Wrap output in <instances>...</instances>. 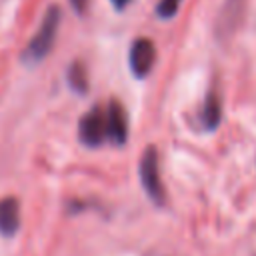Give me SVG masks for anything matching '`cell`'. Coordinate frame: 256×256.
Instances as JSON below:
<instances>
[{"mask_svg":"<svg viewBox=\"0 0 256 256\" xmlns=\"http://www.w3.org/2000/svg\"><path fill=\"white\" fill-rule=\"evenodd\" d=\"M60 18H62V14H60V8L58 6H50L46 10V14H44V18H42L36 34L30 38L28 46L22 52V62H26L28 66H34V64L42 62L50 54V50H52V46L56 42Z\"/></svg>","mask_w":256,"mask_h":256,"instance_id":"obj_1","label":"cell"},{"mask_svg":"<svg viewBox=\"0 0 256 256\" xmlns=\"http://www.w3.org/2000/svg\"><path fill=\"white\" fill-rule=\"evenodd\" d=\"M130 70L134 72L136 78H144L150 74V70L156 64V46L150 38H136L130 46L128 54Z\"/></svg>","mask_w":256,"mask_h":256,"instance_id":"obj_4","label":"cell"},{"mask_svg":"<svg viewBox=\"0 0 256 256\" xmlns=\"http://www.w3.org/2000/svg\"><path fill=\"white\" fill-rule=\"evenodd\" d=\"M66 78H68V84L74 92H78V94L88 92V74H86V68H84L82 62H72L68 66Z\"/></svg>","mask_w":256,"mask_h":256,"instance_id":"obj_9","label":"cell"},{"mask_svg":"<svg viewBox=\"0 0 256 256\" xmlns=\"http://www.w3.org/2000/svg\"><path fill=\"white\" fill-rule=\"evenodd\" d=\"M88 2H90V0H70V4H72V8H74V12H78V14H84V12H86Z\"/></svg>","mask_w":256,"mask_h":256,"instance_id":"obj_11","label":"cell"},{"mask_svg":"<svg viewBox=\"0 0 256 256\" xmlns=\"http://www.w3.org/2000/svg\"><path fill=\"white\" fill-rule=\"evenodd\" d=\"M246 12V0H224L222 10L216 20V36L220 40H228L240 28Z\"/></svg>","mask_w":256,"mask_h":256,"instance_id":"obj_5","label":"cell"},{"mask_svg":"<svg viewBox=\"0 0 256 256\" xmlns=\"http://www.w3.org/2000/svg\"><path fill=\"white\" fill-rule=\"evenodd\" d=\"M20 228V202L14 196L0 200V234L14 236Z\"/></svg>","mask_w":256,"mask_h":256,"instance_id":"obj_7","label":"cell"},{"mask_svg":"<svg viewBox=\"0 0 256 256\" xmlns=\"http://www.w3.org/2000/svg\"><path fill=\"white\" fill-rule=\"evenodd\" d=\"M140 182L144 192L154 204H164L166 202V190L162 184L160 176V162H158V152L154 146H148L142 156H140Z\"/></svg>","mask_w":256,"mask_h":256,"instance_id":"obj_2","label":"cell"},{"mask_svg":"<svg viewBox=\"0 0 256 256\" xmlns=\"http://www.w3.org/2000/svg\"><path fill=\"white\" fill-rule=\"evenodd\" d=\"M110 2L114 4L116 10H122V8H126V6L130 4V0H110Z\"/></svg>","mask_w":256,"mask_h":256,"instance_id":"obj_12","label":"cell"},{"mask_svg":"<svg viewBox=\"0 0 256 256\" xmlns=\"http://www.w3.org/2000/svg\"><path fill=\"white\" fill-rule=\"evenodd\" d=\"M106 128H108V140L116 146L126 144L128 140V116L124 106L118 100H110L108 112H106Z\"/></svg>","mask_w":256,"mask_h":256,"instance_id":"obj_6","label":"cell"},{"mask_svg":"<svg viewBox=\"0 0 256 256\" xmlns=\"http://www.w3.org/2000/svg\"><path fill=\"white\" fill-rule=\"evenodd\" d=\"M78 138L88 148H96L108 138L106 112H102V108L94 106L92 110H88L80 118V122H78Z\"/></svg>","mask_w":256,"mask_h":256,"instance_id":"obj_3","label":"cell"},{"mask_svg":"<svg viewBox=\"0 0 256 256\" xmlns=\"http://www.w3.org/2000/svg\"><path fill=\"white\" fill-rule=\"evenodd\" d=\"M200 120L204 124L206 130H216L220 120H222V102L216 90H210L204 98L202 104V112H200Z\"/></svg>","mask_w":256,"mask_h":256,"instance_id":"obj_8","label":"cell"},{"mask_svg":"<svg viewBox=\"0 0 256 256\" xmlns=\"http://www.w3.org/2000/svg\"><path fill=\"white\" fill-rule=\"evenodd\" d=\"M180 2L182 0H160L158 6H156V14L160 18H172V16H176V12L180 8Z\"/></svg>","mask_w":256,"mask_h":256,"instance_id":"obj_10","label":"cell"}]
</instances>
